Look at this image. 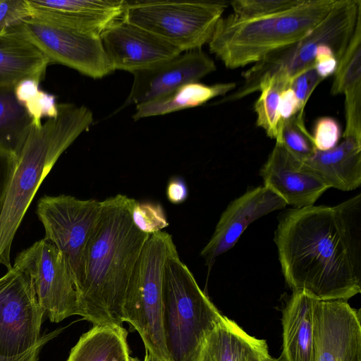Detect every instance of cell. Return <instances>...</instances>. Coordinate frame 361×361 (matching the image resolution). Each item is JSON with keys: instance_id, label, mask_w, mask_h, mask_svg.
Here are the masks:
<instances>
[{"instance_id": "1", "label": "cell", "mask_w": 361, "mask_h": 361, "mask_svg": "<svg viewBox=\"0 0 361 361\" xmlns=\"http://www.w3.org/2000/svg\"><path fill=\"white\" fill-rule=\"evenodd\" d=\"M274 240L293 292L346 301L360 293L361 194L334 206L286 210Z\"/></svg>"}, {"instance_id": "2", "label": "cell", "mask_w": 361, "mask_h": 361, "mask_svg": "<svg viewBox=\"0 0 361 361\" xmlns=\"http://www.w3.org/2000/svg\"><path fill=\"white\" fill-rule=\"evenodd\" d=\"M133 199L116 195L102 202L78 287V313L94 325L122 326L133 272L149 234L133 224Z\"/></svg>"}, {"instance_id": "3", "label": "cell", "mask_w": 361, "mask_h": 361, "mask_svg": "<svg viewBox=\"0 0 361 361\" xmlns=\"http://www.w3.org/2000/svg\"><path fill=\"white\" fill-rule=\"evenodd\" d=\"M85 105L58 104V113L32 126L16 159L0 214V264L10 269L14 236L39 185L60 156L94 121Z\"/></svg>"}, {"instance_id": "4", "label": "cell", "mask_w": 361, "mask_h": 361, "mask_svg": "<svg viewBox=\"0 0 361 361\" xmlns=\"http://www.w3.org/2000/svg\"><path fill=\"white\" fill-rule=\"evenodd\" d=\"M336 0H305L272 16L239 20L221 17L208 42L209 49L230 69L255 63L271 52L305 37L331 11Z\"/></svg>"}, {"instance_id": "5", "label": "cell", "mask_w": 361, "mask_h": 361, "mask_svg": "<svg viewBox=\"0 0 361 361\" xmlns=\"http://www.w3.org/2000/svg\"><path fill=\"white\" fill-rule=\"evenodd\" d=\"M223 317L175 248L166 259L163 281V328L170 360L197 361L205 336Z\"/></svg>"}, {"instance_id": "6", "label": "cell", "mask_w": 361, "mask_h": 361, "mask_svg": "<svg viewBox=\"0 0 361 361\" xmlns=\"http://www.w3.org/2000/svg\"><path fill=\"white\" fill-rule=\"evenodd\" d=\"M361 20V0H336L329 14L300 41L276 50L243 74V82L219 103L240 100L259 91L261 82L275 77L290 87L292 79L314 66L318 46L326 44L337 61L343 54Z\"/></svg>"}, {"instance_id": "7", "label": "cell", "mask_w": 361, "mask_h": 361, "mask_svg": "<svg viewBox=\"0 0 361 361\" xmlns=\"http://www.w3.org/2000/svg\"><path fill=\"white\" fill-rule=\"evenodd\" d=\"M176 248L164 231L151 234L133 272L123 307V322L140 334L145 350L171 361L163 328V281L166 261Z\"/></svg>"}, {"instance_id": "8", "label": "cell", "mask_w": 361, "mask_h": 361, "mask_svg": "<svg viewBox=\"0 0 361 361\" xmlns=\"http://www.w3.org/2000/svg\"><path fill=\"white\" fill-rule=\"evenodd\" d=\"M227 6L226 1H126L123 18L185 52L208 44Z\"/></svg>"}, {"instance_id": "9", "label": "cell", "mask_w": 361, "mask_h": 361, "mask_svg": "<svg viewBox=\"0 0 361 361\" xmlns=\"http://www.w3.org/2000/svg\"><path fill=\"white\" fill-rule=\"evenodd\" d=\"M13 267L30 280L37 300L51 322L78 315L79 295L65 255L44 238L20 252Z\"/></svg>"}, {"instance_id": "10", "label": "cell", "mask_w": 361, "mask_h": 361, "mask_svg": "<svg viewBox=\"0 0 361 361\" xmlns=\"http://www.w3.org/2000/svg\"><path fill=\"white\" fill-rule=\"evenodd\" d=\"M8 30L35 46L49 64L66 66L93 79H101L114 71L99 36L82 33L34 16Z\"/></svg>"}, {"instance_id": "11", "label": "cell", "mask_w": 361, "mask_h": 361, "mask_svg": "<svg viewBox=\"0 0 361 361\" xmlns=\"http://www.w3.org/2000/svg\"><path fill=\"white\" fill-rule=\"evenodd\" d=\"M101 209V201L66 195L43 196L37 204L36 212L44 226V238L68 259L78 290L87 245Z\"/></svg>"}, {"instance_id": "12", "label": "cell", "mask_w": 361, "mask_h": 361, "mask_svg": "<svg viewBox=\"0 0 361 361\" xmlns=\"http://www.w3.org/2000/svg\"><path fill=\"white\" fill-rule=\"evenodd\" d=\"M44 315L31 282L12 266L0 278V356L16 357L34 347Z\"/></svg>"}, {"instance_id": "13", "label": "cell", "mask_w": 361, "mask_h": 361, "mask_svg": "<svg viewBox=\"0 0 361 361\" xmlns=\"http://www.w3.org/2000/svg\"><path fill=\"white\" fill-rule=\"evenodd\" d=\"M316 361H361L360 312L346 300H317L314 311Z\"/></svg>"}, {"instance_id": "14", "label": "cell", "mask_w": 361, "mask_h": 361, "mask_svg": "<svg viewBox=\"0 0 361 361\" xmlns=\"http://www.w3.org/2000/svg\"><path fill=\"white\" fill-rule=\"evenodd\" d=\"M182 53L132 72L133 82L123 106L147 103L183 85L198 82L216 69L214 61L201 49Z\"/></svg>"}, {"instance_id": "15", "label": "cell", "mask_w": 361, "mask_h": 361, "mask_svg": "<svg viewBox=\"0 0 361 361\" xmlns=\"http://www.w3.org/2000/svg\"><path fill=\"white\" fill-rule=\"evenodd\" d=\"M101 39L113 70L130 73L182 53L176 47L123 17L102 32Z\"/></svg>"}, {"instance_id": "16", "label": "cell", "mask_w": 361, "mask_h": 361, "mask_svg": "<svg viewBox=\"0 0 361 361\" xmlns=\"http://www.w3.org/2000/svg\"><path fill=\"white\" fill-rule=\"evenodd\" d=\"M286 205L280 197L264 185L247 190L231 202L200 252L208 271L219 255L233 247L248 226L264 215L283 209Z\"/></svg>"}, {"instance_id": "17", "label": "cell", "mask_w": 361, "mask_h": 361, "mask_svg": "<svg viewBox=\"0 0 361 361\" xmlns=\"http://www.w3.org/2000/svg\"><path fill=\"white\" fill-rule=\"evenodd\" d=\"M259 175L264 186L295 209L314 205L329 189L318 175L278 142Z\"/></svg>"}, {"instance_id": "18", "label": "cell", "mask_w": 361, "mask_h": 361, "mask_svg": "<svg viewBox=\"0 0 361 361\" xmlns=\"http://www.w3.org/2000/svg\"><path fill=\"white\" fill-rule=\"evenodd\" d=\"M27 1L32 10L31 16L99 37L111 24L123 17L126 5L124 0Z\"/></svg>"}, {"instance_id": "19", "label": "cell", "mask_w": 361, "mask_h": 361, "mask_svg": "<svg viewBox=\"0 0 361 361\" xmlns=\"http://www.w3.org/2000/svg\"><path fill=\"white\" fill-rule=\"evenodd\" d=\"M331 93L345 97V126L343 137L361 140V20L338 61Z\"/></svg>"}, {"instance_id": "20", "label": "cell", "mask_w": 361, "mask_h": 361, "mask_svg": "<svg viewBox=\"0 0 361 361\" xmlns=\"http://www.w3.org/2000/svg\"><path fill=\"white\" fill-rule=\"evenodd\" d=\"M269 355L265 340L249 335L224 315L205 336L197 361H262Z\"/></svg>"}, {"instance_id": "21", "label": "cell", "mask_w": 361, "mask_h": 361, "mask_svg": "<svg viewBox=\"0 0 361 361\" xmlns=\"http://www.w3.org/2000/svg\"><path fill=\"white\" fill-rule=\"evenodd\" d=\"M300 161L329 188L351 191L361 185V140L343 137L333 149H315L312 154Z\"/></svg>"}, {"instance_id": "22", "label": "cell", "mask_w": 361, "mask_h": 361, "mask_svg": "<svg viewBox=\"0 0 361 361\" xmlns=\"http://www.w3.org/2000/svg\"><path fill=\"white\" fill-rule=\"evenodd\" d=\"M317 300L293 292L282 315L281 361H316L314 311Z\"/></svg>"}, {"instance_id": "23", "label": "cell", "mask_w": 361, "mask_h": 361, "mask_svg": "<svg viewBox=\"0 0 361 361\" xmlns=\"http://www.w3.org/2000/svg\"><path fill=\"white\" fill-rule=\"evenodd\" d=\"M48 59L32 43L7 30L0 32V89H13L20 82L44 78Z\"/></svg>"}, {"instance_id": "24", "label": "cell", "mask_w": 361, "mask_h": 361, "mask_svg": "<svg viewBox=\"0 0 361 361\" xmlns=\"http://www.w3.org/2000/svg\"><path fill=\"white\" fill-rule=\"evenodd\" d=\"M128 332L120 325H94L82 334L66 361H137L130 356Z\"/></svg>"}, {"instance_id": "25", "label": "cell", "mask_w": 361, "mask_h": 361, "mask_svg": "<svg viewBox=\"0 0 361 361\" xmlns=\"http://www.w3.org/2000/svg\"><path fill=\"white\" fill-rule=\"evenodd\" d=\"M235 88L236 84L233 82L214 85L199 82L186 83L147 103L137 106L133 118L137 121L199 106L215 97H223Z\"/></svg>"}, {"instance_id": "26", "label": "cell", "mask_w": 361, "mask_h": 361, "mask_svg": "<svg viewBox=\"0 0 361 361\" xmlns=\"http://www.w3.org/2000/svg\"><path fill=\"white\" fill-rule=\"evenodd\" d=\"M32 126L13 89H0V153L17 159Z\"/></svg>"}, {"instance_id": "27", "label": "cell", "mask_w": 361, "mask_h": 361, "mask_svg": "<svg viewBox=\"0 0 361 361\" xmlns=\"http://www.w3.org/2000/svg\"><path fill=\"white\" fill-rule=\"evenodd\" d=\"M286 88L288 87L276 78H266L259 85L260 95L254 105L257 126L262 128L268 137L276 140L279 136L280 94Z\"/></svg>"}, {"instance_id": "28", "label": "cell", "mask_w": 361, "mask_h": 361, "mask_svg": "<svg viewBox=\"0 0 361 361\" xmlns=\"http://www.w3.org/2000/svg\"><path fill=\"white\" fill-rule=\"evenodd\" d=\"M305 117L297 114L281 123L276 142L282 143L295 157L303 160L315 151L312 135L306 128Z\"/></svg>"}, {"instance_id": "29", "label": "cell", "mask_w": 361, "mask_h": 361, "mask_svg": "<svg viewBox=\"0 0 361 361\" xmlns=\"http://www.w3.org/2000/svg\"><path fill=\"white\" fill-rule=\"evenodd\" d=\"M305 0H235L230 2L239 20L260 18L284 12L300 5Z\"/></svg>"}, {"instance_id": "30", "label": "cell", "mask_w": 361, "mask_h": 361, "mask_svg": "<svg viewBox=\"0 0 361 361\" xmlns=\"http://www.w3.org/2000/svg\"><path fill=\"white\" fill-rule=\"evenodd\" d=\"M130 213L135 226L149 235L161 231L169 225L161 205L157 203L140 202L133 199Z\"/></svg>"}, {"instance_id": "31", "label": "cell", "mask_w": 361, "mask_h": 361, "mask_svg": "<svg viewBox=\"0 0 361 361\" xmlns=\"http://www.w3.org/2000/svg\"><path fill=\"white\" fill-rule=\"evenodd\" d=\"M341 130L338 121L329 116L319 118L314 126L312 142L317 150L326 151L338 143Z\"/></svg>"}, {"instance_id": "32", "label": "cell", "mask_w": 361, "mask_h": 361, "mask_svg": "<svg viewBox=\"0 0 361 361\" xmlns=\"http://www.w3.org/2000/svg\"><path fill=\"white\" fill-rule=\"evenodd\" d=\"M317 73L314 66L310 67L295 76L290 85L298 102L300 116H305V106L312 92L322 81Z\"/></svg>"}, {"instance_id": "33", "label": "cell", "mask_w": 361, "mask_h": 361, "mask_svg": "<svg viewBox=\"0 0 361 361\" xmlns=\"http://www.w3.org/2000/svg\"><path fill=\"white\" fill-rule=\"evenodd\" d=\"M23 107L35 126H41L43 118H54L58 113V104L55 96L41 90L30 99Z\"/></svg>"}, {"instance_id": "34", "label": "cell", "mask_w": 361, "mask_h": 361, "mask_svg": "<svg viewBox=\"0 0 361 361\" xmlns=\"http://www.w3.org/2000/svg\"><path fill=\"white\" fill-rule=\"evenodd\" d=\"M31 15L27 0H0V32L18 25Z\"/></svg>"}, {"instance_id": "35", "label": "cell", "mask_w": 361, "mask_h": 361, "mask_svg": "<svg viewBox=\"0 0 361 361\" xmlns=\"http://www.w3.org/2000/svg\"><path fill=\"white\" fill-rule=\"evenodd\" d=\"M338 65L334 50L326 44H322L317 48L314 68L319 77L325 79L334 74Z\"/></svg>"}, {"instance_id": "36", "label": "cell", "mask_w": 361, "mask_h": 361, "mask_svg": "<svg viewBox=\"0 0 361 361\" xmlns=\"http://www.w3.org/2000/svg\"><path fill=\"white\" fill-rule=\"evenodd\" d=\"M298 112V102L294 92L290 87L283 90L281 92L279 97V113L280 124L293 118Z\"/></svg>"}, {"instance_id": "37", "label": "cell", "mask_w": 361, "mask_h": 361, "mask_svg": "<svg viewBox=\"0 0 361 361\" xmlns=\"http://www.w3.org/2000/svg\"><path fill=\"white\" fill-rule=\"evenodd\" d=\"M16 159L0 153V214Z\"/></svg>"}, {"instance_id": "38", "label": "cell", "mask_w": 361, "mask_h": 361, "mask_svg": "<svg viewBox=\"0 0 361 361\" xmlns=\"http://www.w3.org/2000/svg\"><path fill=\"white\" fill-rule=\"evenodd\" d=\"M61 331L62 329H60L47 334H44L41 336L39 342L26 353L11 357L0 356V361H39V353L42 348Z\"/></svg>"}, {"instance_id": "39", "label": "cell", "mask_w": 361, "mask_h": 361, "mask_svg": "<svg viewBox=\"0 0 361 361\" xmlns=\"http://www.w3.org/2000/svg\"><path fill=\"white\" fill-rule=\"evenodd\" d=\"M188 196V190L184 180L178 177L171 178L166 188V197L173 204H180L185 201Z\"/></svg>"}, {"instance_id": "40", "label": "cell", "mask_w": 361, "mask_h": 361, "mask_svg": "<svg viewBox=\"0 0 361 361\" xmlns=\"http://www.w3.org/2000/svg\"><path fill=\"white\" fill-rule=\"evenodd\" d=\"M38 81L27 79L20 82L14 88V94L17 101L23 105L39 90Z\"/></svg>"}, {"instance_id": "41", "label": "cell", "mask_w": 361, "mask_h": 361, "mask_svg": "<svg viewBox=\"0 0 361 361\" xmlns=\"http://www.w3.org/2000/svg\"><path fill=\"white\" fill-rule=\"evenodd\" d=\"M143 361H166L164 360H162L154 354H152L151 352H149L147 350H145V357Z\"/></svg>"}, {"instance_id": "42", "label": "cell", "mask_w": 361, "mask_h": 361, "mask_svg": "<svg viewBox=\"0 0 361 361\" xmlns=\"http://www.w3.org/2000/svg\"><path fill=\"white\" fill-rule=\"evenodd\" d=\"M262 361H281V360L280 359V357H279V358H273V357H271V355H269L267 357L264 358Z\"/></svg>"}]
</instances>
